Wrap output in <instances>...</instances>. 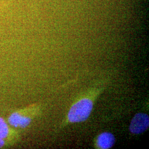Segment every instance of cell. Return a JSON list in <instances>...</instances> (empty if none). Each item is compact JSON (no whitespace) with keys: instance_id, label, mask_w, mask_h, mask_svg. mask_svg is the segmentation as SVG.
<instances>
[{"instance_id":"cell-1","label":"cell","mask_w":149,"mask_h":149,"mask_svg":"<svg viewBox=\"0 0 149 149\" xmlns=\"http://www.w3.org/2000/svg\"><path fill=\"white\" fill-rule=\"evenodd\" d=\"M93 103L89 98H82L74 104L70 109L68 118L70 123L82 122L90 116Z\"/></svg>"},{"instance_id":"cell-2","label":"cell","mask_w":149,"mask_h":149,"mask_svg":"<svg viewBox=\"0 0 149 149\" xmlns=\"http://www.w3.org/2000/svg\"><path fill=\"white\" fill-rule=\"evenodd\" d=\"M149 116L143 113L136 114L129 125V130L134 134H140L144 133L149 128Z\"/></svg>"},{"instance_id":"cell-3","label":"cell","mask_w":149,"mask_h":149,"mask_svg":"<svg viewBox=\"0 0 149 149\" xmlns=\"http://www.w3.org/2000/svg\"><path fill=\"white\" fill-rule=\"evenodd\" d=\"M116 142L114 135L109 132H104L100 134L97 139V145L99 149H108L113 146Z\"/></svg>"},{"instance_id":"cell-4","label":"cell","mask_w":149,"mask_h":149,"mask_svg":"<svg viewBox=\"0 0 149 149\" xmlns=\"http://www.w3.org/2000/svg\"><path fill=\"white\" fill-rule=\"evenodd\" d=\"M8 122L13 127L26 128L31 122V119L21 116L18 113H14L9 118Z\"/></svg>"},{"instance_id":"cell-5","label":"cell","mask_w":149,"mask_h":149,"mask_svg":"<svg viewBox=\"0 0 149 149\" xmlns=\"http://www.w3.org/2000/svg\"><path fill=\"white\" fill-rule=\"evenodd\" d=\"M8 134V127L5 120L0 118V139L6 138Z\"/></svg>"},{"instance_id":"cell-6","label":"cell","mask_w":149,"mask_h":149,"mask_svg":"<svg viewBox=\"0 0 149 149\" xmlns=\"http://www.w3.org/2000/svg\"><path fill=\"white\" fill-rule=\"evenodd\" d=\"M4 140L3 139H0V148H1L2 146H3V145H4Z\"/></svg>"}]
</instances>
